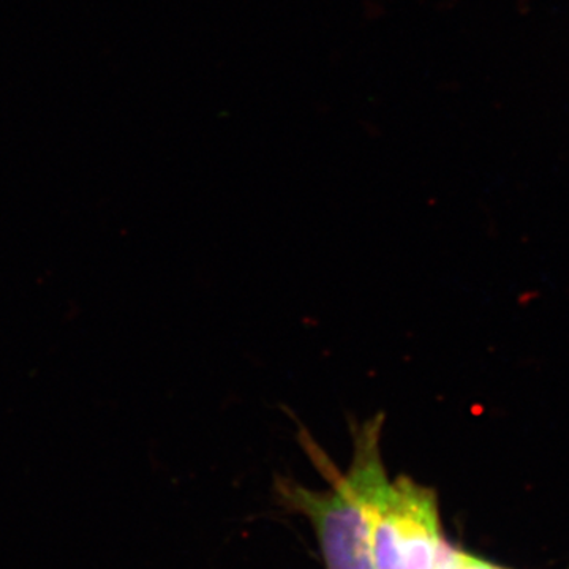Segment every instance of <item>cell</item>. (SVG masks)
<instances>
[{
  "label": "cell",
  "mask_w": 569,
  "mask_h": 569,
  "mask_svg": "<svg viewBox=\"0 0 569 569\" xmlns=\"http://www.w3.org/2000/svg\"><path fill=\"white\" fill-rule=\"evenodd\" d=\"M385 415L351 426L353 458L346 473H337L312 440H302L318 468L331 479L328 490H310L293 479H277V492L287 507L312 523L328 569H376L370 539L373 501L387 488L381 436Z\"/></svg>",
  "instance_id": "1"
},
{
  "label": "cell",
  "mask_w": 569,
  "mask_h": 569,
  "mask_svg": "<svg viewBox=\"0 0 569 569\" xmlns=\"http://www.w3.org/2000/svg\"><path fill=\"white\" fill-rule=\"evenodd\" d=\"M370 539L376 569H438L443 560L437 493L408 477L373 501Z\"/></svg>",
  "instance_id": "2"
},
{
  "label": "cell",
  "mask_w": 569,
  "mask_h": 569,
  "mask_svg": "<svg viewBox=\"0 0 569 569\" xmlns=\"http://www.w3.org/2000/svg\"><path fill=\"white\" fill-rule=\"evenodd\" d=\"M448 560L452 569H503L497 567V565L489 563V561L459 552V550L448 549Z\"/></svg>",
  "instance_id": "3"
},
{
  "label": "cell",
  "mask_w": 569,
  "mask_h": 569,
  "mask_svg": "<svg viewBox=\"0 0 569 569\" xmlns=\"http://www.w3.org/2000/svg\"><path fill=\"white\" fill-rule=\"evenodd\" d=\"M438 569H452L451 563H449V560H448V549L445 550L443 560H441L440 568H438Z\"/></svg>",
  "instance_id": "4"
}]
</instances>
